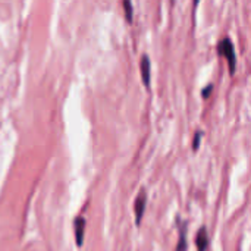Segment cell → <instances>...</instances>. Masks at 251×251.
<instances>
[{
    "instance_id": "6da1fadb",
    "label": "cell",
    "mask_w": 251,
    "mask_h": 251,
    "mask_svg": "<svg viewBox=\"0 0 251 251\" xmlns=\"http://www.w3.org/2000/svg\"><path fill=\"white\" fill-rule=\"evenodd\" d=\"M219 51L222 54H225V57L228 59V63H229L231 74H234L235 72V50H234L232 41L229 38H224L219 44Z\"/></svg>"
},
{
    "instance_id": "7a4b0ae2",
    "label": "cell",
    "mask_w": 251,
    "mask_h": 251,
    "mask_svg": "<svg viewBox=\"0 0 251 251\" xmlns=\"http://www.w3.org/2000/svg\"><path fill=\"white\" fill-rule=\"evenodd\" d=\"M146 204H147V194H146V190H141L138 197H137V200H135V204H134L137 225H140V222L143 219V215H144V210H146Z\"/></svg>"
},
{
    "instance_id": "3957f363",
    "label": "cell",
    "mask_w": 251,
    "mask_h": 251,
    "mask_svg": "<svg viewBox=\"0 0 251 251\" xmlns=\"http://www.w3.org/2000/svg\"><path fill=\"white\" fill-rule=\"evenodd\" d=\"M150 75H151V72H150V59H149V56L144 54L141 57V78H143V82H144L146 87L150 85Z\"/></svg>"
},
{
    "instance_id": "277c9868",
    "label": "cell",
    "mask_w": 251,
    "mask_h": 251,
    "mask_svg": "<svg viewBox=\"0 0 251 251\" xmlns=\"http://www.w3.org/2000/svg\"><path fill=\"white\" fill-rule=\"evenodd\" d=\"M84 229H85V219L84 218H76L75 219V237H76V244L82 246L84 241Z\"/></svg>"
},
{
    "instance_id": "5b68a950",
    "label": "cell",
    "mask_w": 251,
    "mask_h": 251,
    "mask_svg": "<svg viewBox=\"0 0 251 251\" xmlns=\"http://www.w3.org/2000/svg\"><path fill=\"white\" fill-rule=\"evenodd\" d=\"M196 244H197V249L199 251H204L207 247V231L206 228H201L197 234V238H196Z\"/></svg>"
},
{
    "instance_id": "8992f818",
    "label": "cell",
    "mask_w": 251,
    "mask_h": 251,
    "mask_svg": "<svg viewBox=\"0 0 251 251\" xmlns=\"http://www.w3.org/2000/svg\"><path fill=\"white\" fill-rule=\"evenodd\" d=\"M124 7H125V13H126V19L132 21V4L128 0H125L124 1Z\"/></svg>"
},
{
    "instance_id": "52a82bcc",
    "label": "cell",
    "mask_w": 251,
    "mask_h": 251,
    "mask_svg": "<svg viewBox=\"0 0 251 251\" xmlns=\"http://www.w3.org/2000/svg\"><path fill=\"white\" fill-rule=\"evenodd\" d=\"M187 250V241H185V232L181 234V238H179V243H178V249L176 251H185Z\"/></svg>"
},
{
    "instance_id": "ba28073f",
    "label": "cell",
    "mask_w": 251,
    "mask_h": 251,
    "mask_svg": "<svg viewBox=\"0 0 251 251\" xmlns=\"http://www.w3.org/2000/svg\"><path fill=\"white\" fill-rule=\"evenodd\" d=\"M200 137H201V132H196V135H194V143H193V149H194V150H197L199 146H200Z\"/></svg>"
},
{
    "instance_id": "9c48e42d",
    "label": "cell",
    "mask_w": 251,
    "mask_h": 251,
    "mask_svg": "<svg viewBox=\"0 0 251 251\" xmlns=\"http://www.w3.org/2000/svg\"><path fill=\"white\" fill-rule=\"evenodd\" d=\"M210 91H212V85H209V87H207L206 90H203V91H201L203 97H204V99H207V97L210 96Z\"/></svg>"
}]
</instances>
